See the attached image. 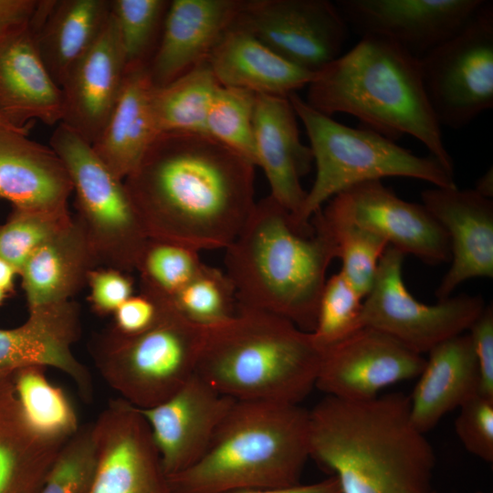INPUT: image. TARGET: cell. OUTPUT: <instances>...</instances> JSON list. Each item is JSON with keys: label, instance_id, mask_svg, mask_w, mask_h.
I'll return each instance as SVG.
<instances>
[{"label": "cell", "instance_id": "6da1fadb", "mask_svg": "<svg viewBox=\"0 0 493 493\" xmlns=\"http://www.w3.org/2000/svg\"><path fill=\"white\" fill-rule=\"evenodd\" d=\"M255 165L205 134H160L123 183L149 239L226 249L256 201Z\"/></svg>", "mask_w": 493, "mask_h": 493}, {"label": "cell", "instance_id": "7a4b0ae2", "mask_svg": "<svg viewBox=\"0 0 493 493\" xmlns=\"http://www.w3.org/2000/svg\"><path fill=\"white\" fill-rule=\"evenodd\" d=\"M309 452L342 493L432 489L435 451L413 425L403 393L362 401L326 395L309 410Z\"/></svg>", "mask_w": 493, "mask_h": 493}, {"label": "cell", "instance_id": "3957f363", "mask_svg": "<svg viewBox=\"0 0 493 493\" xmlns=\"http://www.w3.org/2000/svg\"><path fill=\"white\" fill-rule=\"evenodd\" d=\"M310 222L314 232L303 235L270 195L256 202L225 249L224 271L237 308L267 312L313 331L327 269L338 249L320 209Z\"/></svg>", "mask_w": 493, "mask_h": 493}, {"label": "cell", "instance_id": "277c9868", "mask_svg": "<svg viewBox=\"0 0 493 493\" xmlns=\"http://www.w3.org/2000/svg\"><path fill=\"white\" fill-rule=\"evenodd\" d=\"M305 101L330 117L339 112L352 115L392 141L413 136L454 175V162L428 100L419 58L390 40L362 37L351 50L316 73Z\"/></svg>", "mask_w": 493, "mask_h": 493}, {"label": "cell", "instance_id": "5b68a950", "mask_svg": "<svg viewBox=\"0 0 493 493\" xmlns=\"http://www.w3.org/2000/svg\"><path fill=\"white\" fill-rule=\"evenodd\" d=\"M322 356L311 332L237 308L226 322L205 329L195 374L236 401L299 404L316 385Z\"/></svg>", "mask_w": 493, "mask_h": 493}, {"label": "cell", "instance_id": "8992f818", "mask_svg": "<svg viewBox=\"0 0 493 493\" xmlns=\"http://www.w3.org/2000/svg\"><path fill=\"white\" fill-rule=\"evenodd\" d=\"M309 452V410L235 401L201 458L168 477L171 493H231L299 483Z\"/></svg>", "mask_w": 493, "mask_h": 493}, {"label": "cell", "instance_id": "52a82bcc", "mask_svg": "<svg viewBox=\"0 0 493 493\" xmlns=\"http://www.w3.org/2000/svg\"><path fill=\"white\" fill-rule=\"evenodd\" d=\"M288 98L306 130L316 165L300 215L303 227L312 229L310 218L325 203L363 182L398 176L425 181L435 187L456 186L454 175L432 156L414 155L368 128L341 124L311 108L297 93Z\"/></svg>", "mask_w": 493, "mask_h": 493}, {"label": "cell", "instance_id": "ba28073f", "mask_svg": "<svg viewBox=\"0 0 493 493\" xmlns=\"http://www.w3.org/2000/svg\"><path fill=\"white\" fill-rule=\"evenodd\" d=\"M205 328L182 316L163 299L155 323L125 335L110 326L94 335L89 351L104 381L131 405L153 407L195 375Z\"/></svg>", "mask_w": 493, "mask_h": 493}, {"label": "cell", "instance_id": "9c48e42d", "mask_svg": "<svg viewBox=\"0 0 493 493\" xmlns=\"http://www.w3.org/2000/svg\"><path fill=\"white\" fill-rule=\"evenodd\" d=\"M49 144L68 173L76 196L74 219L99 267L136 270L149 238L123 181L104 164L89 142L62 122Z\"/></svg>", "mask_w": 493, "mask_h": 493}, {"label": "cell", "instance_id": "30bf717a", "mask_svg": "<svg viewBox=\"0 0 493 493\" xmlns=\"http://www.w3.org/2000/svg\"><path fill=\"white\" fill-rule=\"evenodd\" d=\"M440 126L458 130L493 107V4L485 1L454 36L419 58Z\"/></svg>", "mask_w": 493, "mask_h": 493}, {"label": "cell", "instance_id": "8fae6325", "mask_svg": "<svg viewBox=\"0 0 493 493\" xmlns=\"http://www.w3.org/2000/svg\"><path fill=\"white\" fill-rule=\"evenodd\" d=\"M404 254L388 246L362 302V325L381 330L423 354L465 333L483 312L479 295L460 294L428 305L416 300L403 279Z\"/></svg>", "mask_w": 493, "mask_h": 493}, {"label": "cell", "instance_id": "7c38bea8", "mask_svg": "<svg viewBox=\"0 0 493 493\" xmlns=\"http://www.w3.org/2000/svg\"><path fill=\"white\" fill-rule=\"evenodd\" d=\"M234 25L314 74L341 55L349 32L336 4L328 0H242Z\"/></svg>", "mask_w": 493, "mask_h": 493}, {"label": "cell", "instance_id": "4fadbf2b", "mask_svg": "<svg viewBox=\"0 0 493 493\" xmlns=\"http://www.w3.org/2000/svg\"><path fill=\"white\" fill-rule=\"evenodd\" d=\"M92 424L97 465L88 493H171L139 408L121 398L113 399Z\"/></svg>", "mask_w": 493, "mask_h": 493}, {"label": "cell", "instance_id": "5bb4252c", "mask_svg": "<svg viewBox=\"0 0 493 493\" xmlns=\"http://www.w3.org/2000/svg\"><path fill=\"white\" fill-rule=\"evenodd\" d=\"M425 362L423 355L390 335L364 326L323 351L315 387L340 399L369 400L391 384L417 377Z\"/></svg>", "mask_w": 493, "mask_h": 493}, {"label": "cell", "instance_id": "9a60e30c", "mask_svg": "<svg viewBox=\"0 0 493 493\" xmlns=\"http://www.w3.org/2000/svg\"><path fill=\"white\" fill-rule=\"evenodd\" d=\"M486 0H339L349 27L390 40L416 58L458 32Z\"/></svg>", "mask_w": 493, "mask_h": 493}, {"label": "cell", "instance_id": "2e32d148", "mask_svg": "<svg viewBox=\"0 0 493 493\" xmlns=\"http://www.w3.org/2000/svg\"><path fill=\"white\" fill-rule=\"evenodd\" d=\"M332 199L356 223L404 255L430 265L451 260L448 236L437 220L423 205L399 198L381 180L355 184Z\"/></svg>", "mask_w": 493, "mask_h": 493}, {"label": "cell", "instance_id": "e0dca14e", "mask_svg": "<svg viewBox=\"0 0 493 493\" xmlns=\"http://www.w3.org/2000/svg\"><path fill=\"white\" fill-rule=\"evenodd\" d=\"M235 401L195 374L164 402L139 408L167 477L187 469L201 458Z\"/></svg>", "mask_w": 493, "mask_h": 493}, {"label": "cell", "instance_id": "ac0fdd59", "mask_svg": "<svg viewBox=\"0 0 493 493\" xmlns=\"http://www.w3.org/2000/svg\"><path fill=\"white\" fill-rule=\"evenodd\" d=\"M80 330L79 309L71 300L28 310L23 324L0 329V378L28 366L52 367L66 373L90 403L91 375L72 351Z\"/></svg>", "mask_w": 493, "mask_h": 493}, {"label": "cell", "instance_id": "d6986e66", "mask_svg": "<svg viewBox=\"0 0 493 493\" xmlns=\"http://www.w3.org/2000/svg\"><path fill=\"white\" fill-rule=\"evenodd\" d=\"M297 115L288 97L257 94L254 110V142L257 166L263 169L269 195L290 215L295 228L309 236L300 215L307 191L300 179L313 162L309 146L302 143Z\"/></svg>", "mask_w": 493, "mask_h": 493}, {"label": "cell", "instance_id": "ffe728a7", "mask_svg": "<svg viewBox=\"0 0 493 493\" xmlns=\"http://www.w3.org/2000/svg\"><path fill=\"white\" fill-rule=\"evenodd\" d=\"M423 205L446 232L451 267L435 295L451 297L464 281L493 277V202L474 189L433 187L421 194Z\"/></svg>", "mask_w": 493, "mask_h": 493}, {"label": "cell", "instance_id": "44dd1931", "mask_svg": "<svg viewBox=\"0 0 493 493\" xmlns=\"http://www.w3.org/2000/svg\"><path fill=\"white\" fill-rule=\"evenodd\" d=\"M0 117L26 132L35 121H62V91L37 50L29 22L0 31Z\"/></svg>", "mask_w": 493, "mask_h": 493}, {"label": "cell", "instance_id": "7402d4cb", "mask_svg": "<svg viewBox=\"0 0 493 493\" xmlns=\"http://www.w3.org/2000/svg\"><path fill=\"white\" fill-rule=\"evenodd\" d=\"M242 0H173L160 40L148 64L155 87H162L207 59L234 25Z\"/></svg>", "mask_w": 493, "mask_h": 493}, {"label": "cell", "instance_id": "603a6c76", "mask_svg": "<svg viewBox=\"0 0 493 493\" xmlns=\"http://www.w3.org/2000/svg\"><path fill=\"white\" fill-rule=\"evenodd\" d=\"M125 72L124 54L110 14L97 41L73 66L60 88L61 122L92 144L117 101Z\"/></svg>", "mask_w": 493, "mask_h": 493}, {"label": "cell", "instance_id": "cb8c5ba5", "mask_svg": "<svg viewBox=\"0 0 493 493\" xmlns=\"http://www.w3.org/2000/svg\"><path fill=\"white\" fill-rule=\"evenodd\" d=\"M72 193L68 173L50 146L26 132L0 129V198L15 208L56 211L68 208Z\"/></svg>", "mask_w": 493, "mask_h": 493}, {"label": "cell", "instance_id": "d4e9b609", "mask_svg": "<svg viewBox=\"0 0 493 493\" xmlns=\"http://www.w3.org/2000/svg\"><path fill=\"white\" fill-rule=\"evenodd\" d=\"M110 15L108 0L38 1L29 27L37 50L59 88L97 41Z\"/></svg>", "mask_w": 493, "mask_h": 493}, {"label": "cell", "instance_id": "484cf974", "mask_svg": "<svg viewBox=\"0 0 493 493\" xmlns=\"http://www.w3.org/2000/svg\"><path fill=\"white\" fill-rule=\"evenodd\" d=\"M153 85L148 66L126 68L117 101L98 139L94 152L120 180L129 176L160 135Z\"/></svg>", "mask_w": 493, "mask_h": 493}, {"label": "cell", "instance_id": "4316f807", "mask_svg": "<svg viewBox=\"0 0 493 493\" xmlns=\"http://www.w3.org/2000/svg\"><path fill=\"white\" fill-rule=\"evenodd\" d=\"M428 354L409 396L411 421L423 434L479 393L477 363L468 333L440 343Z\"/></svg>", "mask_w": 493, "mask_h": 493}, {"label": "cell", "instance_id": "83f0119b", "mask_svg": "<svg viewBox=\"0 0 493 493\" xmlns=\"http://www.w3.org/2000/svg\"><path fill=\"white\" fill-rule=\"evenodd\" d=\"M221 86L288 97L316 74L287 61L248 31L233 25L207 58Z\"/></svg>", "mask_w": 493, "mask_h": 493}, {"label": "cell", "instance_id": "f1b7e54d", "mask_svg": "<svg viewBox=\"0 0 493 493\" xmlns=\"http://www.w3.org/2000/svg\"><path fill=\"white\" fill-rule=\"evenodd\" d=\"M67 441L40 434L21 406L13 375L0 378V493H38Z\"/></svg>", "mask_w": 493, "mask_h": 493}, {"label": "cell", "instance_id": "f546056e", "mask_svg": "<svg viewBox=\"0 0 493 493\" xmlns=\"http://www.w3.org/2000/svg\"><path fill=\"white\" fill-rule=\"evenodd\" d=\"M99 267L79 226L72 222L40 246L19 275L28 310L69 301Z\"/></svg>", "mask_w": 493, "mask_h": 493}, {"label": "cell", "instance_id": "4dcf8cb0", "mask_svg": "<svg viewBox=\"0 0 493 493\" xmlns=\"http://www.w3.org/2000/svg\"><path fill=\"white\" fill-rule=\"evenodd\" d=\"M220 84L207 59L153 91L160 134H206V118Z\"/></svg>", "mask_w": 493, "mask_h": 493}, {"label": "cell", "instance_id": "1f68e13d", "mask_svg": "<svg viewBox=\"0 0 493 493\" xmlns=\"http://www.w3.org/2000/svg\"><path fill=\"white\" fill-rule=\"evenodd\" d=\"M321 215L330 228L341 261L340 272L364 298L371 290L387 242L356 223L332 198Z\"/></svg>", "mask_w": 493, "mask_h": 493}, {"label": "cell", "instance_id": "d6a6232c", "mask_svg": "<svg viewBox=\"0 0 493 493\" xmlns=\"http://www.w3.org/2000/svg\"><path fill=\"white\" fill-rule=\"evenodd\" d=\"M44 369L28 366L13 374L17 397L29 422L40 434L68 440L80 426L78 414L65 392L47 378Z\"/></svg>", "mask_w": 493, "mask_h": 493}, {"label": "cell", "instance_id": "836d02e7", "mask_svg": "<svg viewBox=\"0 0 493 493\" xmlns=\"http://www.w3.org/2000/svg\"><path fill=\"white\" fill-rule=\"evenodd\" d=\"M172 302L186 320L205 329L226 322L237 310L235 290L225 271L205 263Z\"/></svg>", "mask_w": 493, "mask_h": 493}, {"label": "cell", "instance_id": "e575fe53", "mask_svg": "<svg viewBox=\"0 0 493 493\" xmlns=\"http://www.w3.org/2000/svg\"><path fill=\"white\" fill-rule=\"evenodd\" d=\"M256 93L219 86L206 118V134L257 166L254 142Z\"/></svg>", "mask_w": 493, "mask_h": 493}, {"label": "cell", "instance_id": "d590c367", "mask_svg": "<svg viewBox=\"0 0 493 493\" xmlns=\"http://www.w3.org/2000/svg\"><path fill=\"white\" fill-rule=\"evenodd\" d=\"M204 264L194 249L149 239L136 269L140 274L141 291L172 300Z\"/></svg>", "mask_w": 493, "mask_h": 493}, {"label": "cell", "instance_id": "8d00e7d4", "mask_svg": "<svg viewBox=\"0 0 493 493\" xmlns=\"http://www.w3.org/2000/svg\"><path fill=\"white\" fill-rule=\"evenodd\" d=\"M169 5L164 0L110 1V14L122 47L126 68L148 66Z\"/></svg>", "mask_w": 493, "mask_h": 493}, {"label": "cell", "instance_id": "74e56055", "mask_svg": "<svg viewBox=\"0 0 493 493\" xmlns=\"http://www.w3.org/2000/svg\"><path fill=\"white\" fill-rule=\"evenodd\" d=\"M72 220L68 208L44 211L13 207L6 223L0 226V257L19 275L30 256Z\"/></svg>", "mask_w": 493, "mask_h": 493}, {"label": "cell", "instance_id": "f35d334b", "mask_svg": "<svg viewBox=\"0 0 493 493\" xmlns=\"http://www.w3.org/2000/svg\"><path fill=\"white\" fill-rule=\"evenodd\" d=\"M362 299L340 271L326 280L311 332L323 351L362 327Z\"/></svg>", "mask_w": 493, "mask_h": 493}, {"label": "cell", "instance_id": "ab89813d", "mask_svg": "<svg viewBox=\"0 0 493 493\" xmlns=\"http://www.w3.org/2000/svg\"><path fill=\"white\" fill-rule=\"evenodd\" d=\"M97 465L93 424L80 425L64 444L38 493H88Z\"/></svg>", "mask_w": 493, "mask_h": 493}, {"label": "cell", "instance_id": "60d3db41", "mask_svg": "<svg viewBox=\"0 0 493 493\" xmlns=\"http://www.w3.org/2000/svg\"><path fill=\"white\" fill-rule=\"evenodd\" d=\"M455 431L464 447L481 460L493 461V399L477 393L460 407Z\"/></svg>", "mask_w": 493, "mask_h": 493}, {"label": "cell", "instance_id": "b9f144b4", "mask_svg": "<svg viewBox=\"0 0 493 493\" xmlns=\"http://www.w3.org/2000/svg\"><path fill=\"white\" fill-rule=\"evenodd\" d=\"M87 284L89 287V301L93 310L100 315L114 313L133 296V280L121 270L97 267L89 274Z\"/></svg>", "mask_w": 493, "mask_h": 493}, {"label": "cell", "instance_id": "7bdbcfd3", "mask_svg": "<svg viewBox=\"0 0 493 493\" xmlns=\"http://www.w3.org/2000/svg\"><path fill=\"white\" fill-rule=\"evenodd\" d=\"M163 298L144 292L133 295L114 311L111 327L125 335L141 333L152 326L160 316Z\"/></svg>", "mask_w": 493, "mask_h": 493}, {"label": "cell", "instance_id": "ee69618b", "mask_svg": "<svg viewBox=\"0 0 493 493\" xmlns=\"http://www.w3.org/2000/svg\"><path fill=\"white\" fill-rule=\"evenodd\" d=\"M477 359L479 393L493 399V308L486 305L468 330Z\"/></svg>", "mask_w": 493, "mask_h": 493}, {"label": "cell", "instance_id": "f6af8a7d", "mask_svg": "<svg viewBox=\"0 0 493 493\" xmlns=\"http://www.w3.org/2000/svg\"><path fill=\"white\" fill-rule=\"evenodd\" d=\"M37 0H0V31L28 23Z\"/></svg>", "mask_w": 493, "mask_h": 493}, {"label": "cell", "instance_id": "bcb514c9", "mask_svg": "<svg viewBox=\"0 0 493 493\" xmlns=\"http://www.w3.org/2000/svg\"><path fill=\"white\" fill-rule=\"evenodd\" d=\"M231 493H342L336 477H330L313 484L300 483L285 487H273L235 491Z\"/></svg>", "mask_w": 493, "mask_h": 493}, {"label": "cell", "instance_id": "7dc6e473", "mask_svg": "<svg viewBox=\"0 0 493 493\" xmlns=\"http://www.w3.org/2000/svg\"><path fill=\"white\" fill-rule=\"evenodd\" d=\"M16 274H18L16 269L6 260L0 257V291L8 294L13 290Z\"/></svg>", "mask_w": 493, "mask_h": 493}, {"label": "cell", "instance_id": "c3c4849f", "mask_svg": "<svg viewBox=\"0 0 493 493\" xmlns=\"http://www.w3.org/2000/svg\"><path fill=\"white\" fill-rule=\"evenodd\" d=\"M474 190L486 198L491 199L493 195V172L492 167L488 170L477 182Z\"/></svg>", "mask_w": 493, "mask_h": 493}, {"label": "cell", "instance_id": "681fc988", "mask_svg": "<svg viewBox=\"0 0 493 493\" xmlns=\"http://www.w3.org/2000/svg\"><path fill=\"white\" fill-rule=\"evenodd\" d=\"M0 129H9V130L21 131H18V130H16L14 128L10 127L1 117H0ZM22 132H26V131H22Z\"/></svg>", "mask_w": 493, "mask_h": 493}, {"label": "cell", "instance_id": "f907efd6", "mask_svg": "<svg viewBox=\"0 0 493 493\" xmlns=\"http://www.w3.org/2000/svg\"><path fill=\"white\" fill-rule=\"evenodd\" d=\"M6 296H7L6 293L0 291V305H1L2 302L5 300V299L6 298Z\"/></svg>", "mask_w": 493, "mask_h": 493}, {"label": "cell", "instance_id": "816d5d0a", "mask_svg": "<svg viewBox=\"0 0 493 493\" xmlns=\"http://www.w3.org/2000/svg\"><path fill=\"white\" fill-rule=\"evenodd\" d=\"M427 493H436L435 490L431 489L430 491H428Z\"/></svg>", "mask_w": 493, "mask_h": 493}, {"label": "cell", "instance_id": "f5cc1de1", "mask_svg": "<svg viewBox=\"0 0 493 493\" xmlns=\"http://www.w3.org/2000/svg\"><path fill=\"white\" fill-rule=\"evenodd\" d=\"M476 493H483V492L477 491V492H476Z\"/></svg>", "mask_w": 493, "mask_h": 493}]
</instances>
